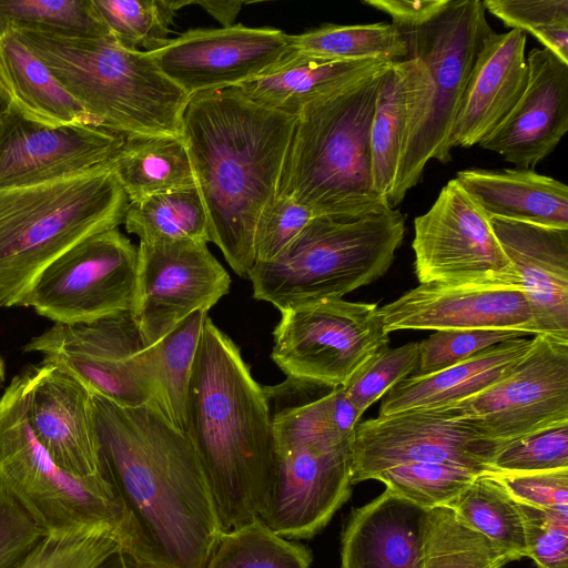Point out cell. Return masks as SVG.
I'll return each instance as SVG.
<instances>
[{
    "label": "cell",
    "mask_w": 568,
    "mask_h": 568,
    "mask_svg": "<svg viewBox=\"0 0 568 568\" xmlns=\"http://www.w3.org/2000/svg\"><path fill=\"white\" fill-rule=\"evenodd\" d=\"M6 379V367H4V361L0 354V388L3 385Z\"/></svg>",
    "instance_id": "11a10c76"
},
{
    "label": "cell",
    "mask_w": 568,
    "mask_h": 568,
    "mask_svg": "<svg viewBox=\"0 0 568 568\" xmlns=\"http://www.w3.org/2000/svg\"><path fill=\"white\" fill-rule=\"evenodd\" d=\"M489 219L568 229V186L534 169H467L455 178Z\"/></svg>",
    "instance_id": "484cf974"
},
{
    "label": "cell",
    "mask_w": 568,
    "mask_h": 568,
    "mask_svg": "<svg viewBox=\"0 0 568 568\" xmlns=\"http://www.w3.org/2000/svg\"><path fill=\"white\" fill-rule=\"evenodd\" d=\"M44 536L0 486V568H16Z\"/></svg>",
    "instance_id": "681fc988"
},
{
    "label": "cell",
    "mask_w": 568,
    "mask_h": 568,
    "mask_svg": "<svg viewBox=\"0 0 568 568\" xmlns=\"http://www.w3.org/2000/svg\"><path fill=\"white\" fill-rule=\"evenodd\" d=\"M388 63L375 60L326 61L291 50L267 71L235 88L261 106L296 118L313 101Z\"/></svg>",
    "instance_id": "83f0119b"
},
{
    "label": "cell",
    "mask_w": 568,
    "mask_h": 568,
    "mask_svg": "<svg viewBox=\"0 0 568 568\" xmlns=\"http://www.w3.org/2000/svg\"><path fill=\"white\" fill-rule=\"evenodd\" d=\"M419 363V344L410 342L395 348H385L375 355L344 386L345 395L363 414L390 388L415 374Z\"/></svg>",
    "instance_id": "ee69618b"
},
{
    "label": "cell",
    "mask_w": 568,
    "mask_h": 568,
    "mask_svg": "<svg viewBox=\"0 0 568 568\" xmlns=\"http://www.w3.org/2000/svg\"><path fill=\"white\" fill-rule=\"evenodd\" d=\"M447 506L471 528L508 551L515 560L527 556L517 501L490 473L478 475Z\"/></svg>",
    "instance_id": "e575fe53"
},
{
    "label": "cell",
    "mask_w": 568,
    "mask_h": 568,
    "mask_svg": "<svg viewBox=\"0 0 568 568\" xmlns=\"http://www.w3.org/2000/svg\"><path fill=\"white\" fill-rule=\"evenodd\" d=\"M23 373L27 418L41 446L67 473L105 478L99 457L93 393L50 364L41 363Z\"/></svg>",
    "instance_id": "ffe728a7"
},
{
    "label": "cell",
    "mask_w": 568,
    "mask_h": 568,
    "mask_svg": "<svg viewBox=\"0 0 568 568\" xmlns=\"http://www.w3.org/2000/svg\"><path fill=\"white\" fill-rule=\"evenodd\" d=\"M447 407L500 446L568 422V343L534 335L529 351L501 379Z\"/></svg>",
    "instance_id": "9a60e30c"
},
{
    "label": "cell",
    "mask_w": 568,
    "mask_h": 568,
    "mask_svg": "<svg viewBox=\"0 0 568 568\" xmlns=\"http://www.w3.org/2000/svg\"><path fill=\"white\" fill-rule=\"evenodd\" d=\"M12 101L0 83V118L9 110Z\"/></svg>",
    "instance_id": "db71d44e"
},
{
    "label": "cell",
    "mask_w": 568,
    "mask_h": 568,
    "mask_svg": "<svg viewBox=\"0 0 568 568\" xmlns=\"http://www.w3.org/2000/svg\"><path fill=\"white\" fill-rule=\"evenodd\" d=\"M295 121L235 87L193 95L184 110L182 138L211 242L242 277L255 264L256 230L278 194Z\"/></svg>",
    "instance_id": "7a4b0ae2"
},
{
    "label": "cell",
    "mask_w": 568,
    "mask_h": 568,
    "mask_svg": "<svg viewBox=\"0 0 568 568\" xmlns=\"http://www.w3.org/2000/svg\"><path fill=\"white\" fill-rule=\"evenodd\" d=\"M110 164L130 203L196 186L182 135L128 139Z\"/></svg>",
    "instance_id": "f546056e"
},
{
    "label": "cell",
    "mask_w": 568,
    "mask_h": 568,
    "mask_svg": "<svg viewBox=\"0 0 568 568\" xmlns=\"http://www.w3.org/2000/svg\"><path fill=\"white\" fill-rule=\"evenodd\" d=\"M184 433L205 474L223 531L260 518L277 469L267 397L239 347L209 316L192 366Z\"/></svg>",
    "instance_id": "3957f363"
},
{
    "label": "cell",
    "mask_w": 568,
    "mask_h": 568,
    "mask_svg": "<svg viewBox=\"0 0 568 568\" xmlns=\"http://www.w3.org/2000/svg\"><path fill=\"white\" fill-rule=\"evenodd\" d=\"M290 51V34L239 23L189 30L149 53L163 74L191 98L248 81Z\"/></svg>",
    "instance_id": "ac0fdd59"
},
{
    "label": "cell",
    "mask_w": 568,
    "mask_h": 568,
    "mask_svg": "<svg viewBox=\"0 0 568 568\" xmlns=\"http://www.w3.org/2000/svg\"><path fill=\"white\" fill-rule=\"evenodd\" d=\"M125 140L91 124L38 123L11 103L0 118V189L41 183L110 162Z\"/></svg>",
    "instance_id": "d6986e66"
},
{
    "label": "cell",
    "mask_w": 568,
    "mask_h": 568,
    "mask_svg": "<svg viewBox=\"0 0 568 568\" xmlns=\"http://www.w3.org/2000/svg\"><path fill=\"white\" fill-rule=\"evenodd\" d=\"M272 359L287 377L336 388L388 347L376 303L323 300L281 312Z\"/></svg>",
    "instance_id": "8fae6325"
},
{
    "label": "cell",
    "mask_w": 568,
    "mask_h": 568,
    "mask_svg": "<svg viewBox=\"0 0 568 568\" xmlns=\"http://www.w3.org/2000/svg\"><path fill=\"white\" fill-rule=\"evenodd\" d=\"M526 42V33L516 29L485 39L460 100L452 148L478 145L520 100L528 82Z\"/></svg>",
    "instance_id": "cb8c5ba5"
},
{
    "label": "cell",
    "mask_w": 568,
    "mask_h": 568,
    "mask_svg": "<svg viewBox=\"0 0 568 568\" xmlns=\"http://www.w3.org/2000/svg\"><path fill=\"white\" fill-rule=\"evenodd\" d=\"M100 568H153L148 564L135 558L132 554L124 549H119L111 555Z\"/></svg>",
    "instance_id": "f5cc1de1"
},
{
    "label": "cell",
    "mask_w": 568,
    "mask_h": 568,
    "mask_svg": "<svg viewBox=\"0 0 568 568\" xmlns=\"http://www.w3.org/2000/svg\"><path fill=\"white\" fill-rule=\"evenodd\" d=\"M499 447L447 406L377 416L354 429L352 484L374 480L384 470L413 463L449 464L486 473Z\"/></svg>",
    "instance_id": "2e32d148"
},
{
    "label": "cell",
    "mask_w": 568,
    "mask_h": 568,
    "mask_svg": "<svg viewBox=\"0 0 568 568\" xmlns=\"http://www.w3.org/2000/svg\"><path fill=\"white\" fill-rule=\"evenodd\" d=\"M244 1H191V4L202 7L207 13L215 18L223 28L234 24L241 8L245 4Z\"/></svg>",
    "instance_id": "816d5d0a"
},
{
    "label": "cell",
    "mask_w": 568,
    "mask_h": 568,
    "mask_svg": "<svg viewBox=\"0 0 568 568\" xmlns=\"http://www.w3.org/2000/svg\"><path fill=\"white\" fill-rule=\"evenodd\" d=\"M129 233L140 242L191 240L211 242L210 225L196 186L169 191L129 204L124 217Z\"/></svg>",
    "instance_id": "836d02e7"
},
{
    "label": "cell",
    "mask_w": 568,
    "mask_h": 568,
    "mask_svg": "<svg viewBox=\"0 0 568 568\" xmlns=\"http://www.w3.org/2000/svg\"><path fill=\"white\" fill-rule=\"evenodd\" d=\"M405 115L404 87L390 63L379 83L369 131L373 187L388 203L398 172Z\"/></svg>",
    "instance_id": "8d00e7d4"
},
{
    "label": "cell",
    "mask_w": 568,
    "mask_h": 568,
    "mask_svg": "<svg viewBox=\"0 0 568 568\" xmlns=\"http://www.w3.org/2000/svg\"><path fill=\"white\" fill-rule=\"evenodd\" d=\"M276 447V479L260 519L277 535L310 539L348 499L352 438L342 436L317 399L265 387Z\"/></svg>",
    "instance_id": "9c48e42d"
},
{
    "label": "cell",
    "mask_w": 568,
    "mask_h": 568,
    "mask_svg": "<svg viewBox=\"0 0 568 568\" xmlns=\"http://www.w3.org/2000/svg\"><path fill=\"white\" fill-rule=\"evenodd\" d=\"M287 195L277 194L262 215L255 235V262H267L283 252L314 219Z\"/></svg>",
    "instance_id": "7dc6e473"
},
{
    "label": "cell",
    "mask_w": 568,
    "mask_h": 568,
    "mask_svg": "<svg viewBox=\"0 0 568 568\" xmlns=\"http://www.w3.org/2000/svg\"><path fill=\"white\" fill-rule=\"evenodd\" d=\"M112 38L123 48L153 52L170 40L175 12L191 1L92 0Z\"/></svg>",
    "instance_id": "f35d334b"
},
{
    "label": "cell",
    "mask_w": 568,
    "mask_h": 568,
    "mask_svg": "<svg viewBox=\"0 0 568 568\" xmlns=\"http://www.w3.org/2000/svg\"><path fill=\"white\" fill-rule=\"evenodd\" d=\"M0 486L49 534L85 526L114 528L125 548V510L110 481L60 468L33 435L26 412V376L0 397Z\"/></svg>",
    "instance_id": "30bf717a"
},
{
    "label": "cell",
    "mask_w": 568,
    "mask_h": 568,
    "mask_svg": "<svg viewBox=\"0 0 568 568\" xmlns=\"http://www.w3.org/2000/svg\"><path fill=\"white\" fill-rule=\"evenodd\" d=\"M384 328L511 329L537 335L526 295L517 287L423 283L379 307Z\"/></svg>",
    "instance_id": "44dd1931"
},
{
    "label": "cell",
    "mask_w": 568,
    "mask_h": 568,
    "mask_svg": "<svg viewBox=\"0 0 568 568\" xmlns=\"http://www.w3.org/2000/svg\"><path fill=\"white\" fill-rule=\"evenodd\" d=\"M526 551L538 568H568V514L517 501Z\"/></svg>",
    "instance_id": "bcb514c9"
},
{
    "label": "cell",
    "mask_w": 568,
    "mask_h": 568,
    "mask_svg": "<svg viewBox=\"0 0 568 568\" xmlns=\"http://www.w3.org/2000/svg\"><path fill=\"white\" fill-rule=\"evenodd\" d=\"M292 51L326 61L396 62L408 54L406 40L393 23H325L290 34Z\"/></svg>",
    "instance_id": "4dcf8cb0"
},
{
    "label": "cell",
    "mask_w": 568,
    "mask_h": 568,
    "mask_svg": "<svg viewBox=\"0 0 568 568\" xmlns=\"http://www.w3.org/2000/svg\"><path fill=\"white\" fill-rule=\"evenodd\" d=\"M412 247L419 284L521 288L490 219L456 179L415 217Z\"/></svg>",
    "instance_id": "4fadbf2b"
},
{
    "label": "cell",
    "mask_w": 568,
    "mask_h": 568,
    "mask_svg": "<svg viewBox=\"0 0 568 568\" xmlns=\"http://www.w3.org/2000/svg\"><path fill=\"white\" fill-rule=\"evenodd\" d=\"M450 0H363V3L385 12L399 29L422 27L449 4Z\"/></svg>",
    "instance_id": "f907efd6"
},
{
    "label": "cell",
    "mask_w": 568,
    "mask_h": 568,
    "mask_svg": "<svg viewBox=\"0 0 568 568\" xmlns=\"http://www.w3.org/2000/svg\"><path fill=\"white\" fill-rule=\"evenodd\" d=\"M488 473L516 501L568 514V468L525 474Z\"/></svg>",
    "instance_id": "c3c4849f"
},
{
    "label": "cell",
    "mask_w": 568,
    "mask_h": 568,
    "mask_svg": "<svg viewBox=\"0 0 568 568\" xmlns=\"http://www.w3.org/2000/svg\"><path fill=\"white\" fill-rule=\"evenodd\" d=\"M129 204L110 162L0 189V307L19 306L37 276L72 246L122 224Z\"/></svg>",
    "instance_id": "52a82bcc"
},
{
    "label": "cell",
    "mask_w": 568,
    "mask_h": 568,
    "mask_svg": "<svg viewBox=\"0 0 568 568\" xmlns=\"http://www.w3.org/2000/svg\"><path fill=\"white\" fill-rule=\"evenodd\" d=\"M532 336L511 329L435 331L419 342V363L414 376H426L462 363L504 342Z\"/></svg>",
    "instance_id": "f6af8a7d"
},
{
    "label": "cell",
    "mask_w": 568,
    "mask_h": 568,
    "mask_svg": "<svg viewBox=\"0 0 568 568\" xmlns=\"http://www.w3.org/2000/svg\"><path fill=\"white\" fill-rule=\"evenodd\" d=\"M390 63L313 101L296 116L278 194L314 216L348 219L392 209L374 191L369 149L376 97Z\"/></svg>",
    "instance_id": "8992f818"
},
{
    "label": "cell",
    "mask_w": 568,
    "mask_h": 568,
    "mask_svg": "<svg viewBox=\"0 0 568 568\" xmlns=\"http://www.w3.org/2000/svg\"><path fill=\"white\" fill-rule=\"evenodd\" d=\"M207 311H196L150 347L154 398L165 417L186 428L187 390L194 357Z\"/></svg>",
    "instance_id": "d6a6232c"
},
{
    "label": "cell",
    "mask_w": 568,
    "mask_h": 568,
    "mask_svg": "<svg viewBox=\"0 0 568 568\" xmlns=\"http://www.w3.org/2000/svg\"><path fill=\"white\" fill-rule=\"evenodd\" d=\"M526 90L504 122L478 145L516 168L534 169L568 131V63L534 48L526 58Z\"/></svg>",
    "instance_id": "7402d4cb"
},
{
    "label": "cell",
    "mask_w": 568,
    "mask_h": 568,
    "mask_svg": "<svg viewBox=\"0 0 568 568\" xmlns=\"http://www.w3.org/2000/svg\"><path fill=\"white\" fill-rule=\"evenodd\" d=\"M465 467L439 463L400 465L378 474L374 480L409 501L430 509L447 506L478 475Z\"/></svg>",
    "instance_id": "60d3db41"
},
{
    "label": "cell",
    "mask_w": 568,
    "mask_h": 568,
    "mask_svg": "<svg viewBox=\"0 0 568 568\" xmlns=\"http://www.w3.org/2000/svg\"><path fill=\"white\" fill-rule=\"evenodd\" d=\"M426 511L386 488L353 509L342 534L341 568H420Z\"/></svg>",
    "instance_id": "d4e9b609"
},
{
    "label": "cell",
    "mask_w": 568,
    "mask_h": 568,
    "mask_svg": "<svg viewBox=\"0 0 568 568\" xmlns=\"http://www.w3.org/2000/svg\"><path fill=\"white\" fill-rule=\"evenodd\" d=\"M120 547L119 532L108 525L53 531L16 568H100Z\"/></svg>",
    "instance_id": "ab89813d"
},
{
    "label": "cell",
    "mask_w": 568,
    "mask_h": 568,
    "mask_svg": "<svg viewBox=\"0 0 568 568\" xmlns=\"http://www.w3.org/2000/svg\"><path fill=\"white\" fill-rule=\"evenodd\" d=\"M17 30L112 37L92 0H0V36Z\"/></svg>",
    "instance_id": "74e56055"
},
{
    "label": "cell",
    "mask_w": 568,
    "mask_h": 568,
    "mask_svg": "<svg viewBox=\"0 0 568 568\" xmlns=\"http://www.w3.org/2000/svg\"><path fill=\"white\" fill-rule=\"evenodd\" d=\"M0 83L12 105L29 120L51 126L94 125L50 70L12 32L0 36Z\"/></svg>",
    "instance_id": "f1b7e54d"
},
{
    "label": "cell",
    "mask_w": 568,
    "mask_h": 568,
    "mask_svg": "<svg viewBox=\"0 0 568 568\" xmlns=\"http://www.w3.org/2000/svg\"><path fill=\"white\" fill-rule=\"evenodd\" d=\"M568 468V422L535 432L499 447L488 471L539 473Z\"/></svg>",
    "instance_id": "7bdbcfd3"
},
{
    "label": "cell",
    "mask_w": 568,
    "mask_h": 568,
    "mask_svg": "<svg viewBox=\"0 0 568 568\" xmlns=\"http://www.w3.org/2000/svg\"><path fill=\"white\" fill-rule=\"evenodd\" d=\"M206 242L179 240L143 243L132 316L145 347H151L196 311H207L229 293L230 275Z\"/></svg>",
    "instance_id": "e0dca14e"
},
{
    "label": "cell",
    "mask_w": 568,
    "mask_h": 568,
    "mask_svg": "<svg viewBox=\"0 0 568 568\" xmlns=\"http://www.w3.org/2000/svg\"><path fill=\"white\" fill-rule=\"evenodd\" d=\"M303 545L271 530L260 518L222 531L204 568H311Z\"/></svg>",
    "instance_id": "d590c367"
},
{
    "label": "cell",
    "mask_w": 568,
    "mask_h": 568,
    "mask_svg": "<svg viewBox=\"0 0 568 568\" xmlns=\"http://www.w3.org/2000/svg\"><path fill=\"white\" fill-rule=\"evenodd\" d=\"M490 224L520 278L537 333L568 343V229L498 217Z\"/></svg>",
    "instance_id": "603a6c76"
},
{
    "label": "cell",
    "mask_w": 568,
    "mask_h": 568,
    "mask_svg": "<svg viewBox=\"0 0 568 568\" xmlns=\"http://www.w3.org/2000/svg\"><path fill=\"white\" fill-rule=\"evenodd\" d=\"M138 247L118 227L87 237L50 263L19 306L61 324L131 312Z\"/></svg>",
    "instance_id": "7c38bea8"
},
{
    "label": "cell",
    "mask_w": 568,
    "mask_h": 568,
    "mask_svg": "<svg viewBox=\"0 0 568 568\" xmlns=\"http://www.w3.org/2000/svg\"><path fill=\"white\" fill-rule=\"evenodd\" d=\"M515 558L450 507L427 509L420 568H504Z\"/></svg>",
    "instance_id": "1f68e13d"
},
{
    "label": "cell",
    "mask_w": 568,
    "mask_h": 568,
    "mask_svg": "<svg viewBox=\"0 0 568 568\" xmlns=\"http://www.w3.org/2000/svg\"><path fill=\"white\" fill-rule=\"evenodd\" d=\"M77 378L93 394L121 407H139L154 398L150 347H145L131 312L89 323H54L24 346Z\"/></svg>",
    "instance_id": "5bb4252c"
},
{
    "label": "cell",
    "mask_w": 568,
    "mask_h": 568,
    "mask_svg": "<svg viewBox=\"0 0 568 568\" xmlns=\"http://www.w3.org/2000/svg\"><path fill=\"white\" fill-rule=\"evenodd\" d=\"M483 4L505 26L532 34L568 63V0H485Z\"/></svg>",
    "instance_id": "b9f144b4"
},
{
    "label": "cell",
    "mask_w": 568,
    "mask_h": 568,
    "mask_svg": "<svg viewBox=\"0 0 568 568\" xmlns=\"http://www.w3.org/2000/svg\"><path fill=\"white\" fill-rule=\"evenodd\" d=\"M99 457L128 518L124 549L153 568H204L223 531L196 453L152 400L93 394Z\"/></svg>",
    "instance_id": "6da1fadb"
},
{
    "label": "cell",
    "mask_w": 568,
    "mask_h": 568,
    "mask_svg": "<svg viewBox=\"0 0 568 568\" xmlns=\"http://www.w3.org/2000/svg\"><path fill=\"white\" fill-rule=\"evenodd\" d=\"M9 32L50 70L95 126L126 140L182 135L190 97L149 52L125 49L112 37Z\"/></svg>",
    "instance_id": "5b68a950"
},
{
    "label": "cell",
    "mask_w": 568,
    "mask_h": 568,
    "mask_svg": "<svg viewBox=\"0 0 568 568\" xmlns=\"http://www.w3.org/2000/svg\"><path fill=\"white\" fill-rule=\"evenodd\" d=\"M531 344L532 336L504 342L437 373L410 375L382 397L378 416L450 406L475 396L501 379Z\"/></svg>",
    "instance_id": "4316f807"
},
{
    "label": "cell",
    "mask_w": 568,
    "mask_h": 568,
    "mask_svg": "<svg viewBox=\"0 0 568 568\" xmlns=\"http://www.w3.org/2000/svg\"><path fill=\"white\" fill-rule=\"evenodd\" d=\"M405 235V215L386 209L356 217L315 216L276 257L255 262L253 297L280 312L344 295L382 277Z\"/></svg>",
    "instance_id": "ba28073f"
},
{
    "label": "cell",
    "mask_w": 568,
    "mask_h": 568,
    "mask_svg": "<svg viewBox=\"0 0 568 568\" xmlns=\"http://www.w3.org/2000/svg\"><path fill=\"white\" fill-rule=\"evenodd\" d=\"M536 568H538V567H536Z\"/></svg>",
    "instance_id": "9f6ffc18"
},
{
    "label": "cell",
    "mask_w": 568,
    "mask_h": 568,
    "mask_svg": "<svg viewBox=\"0 0 568 568\" xmlns=\"http://www.w3.org/2000/svg\"><path fill=\"white\" fill-rule=\"evenodd\" d=\"M400 31L408 54L392 63L404 87L406 115L392 209L420 182L430 160H452L460 100L483 43L494 32L479 0H450L428 23Z\"/></svg>",
    "instance_id": "277c9868"
}]
</instances>
